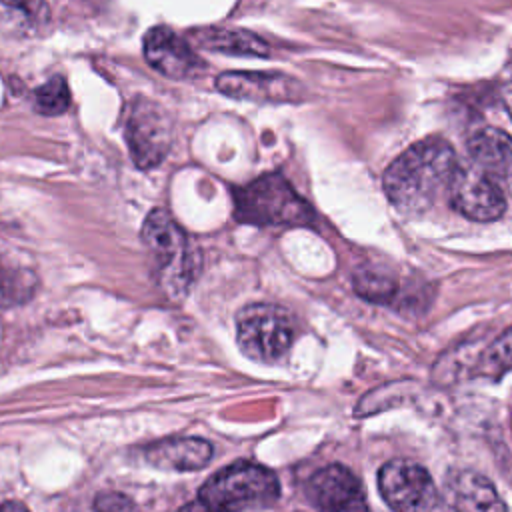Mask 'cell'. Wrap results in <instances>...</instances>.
Here are the masks:
<instances>
[{
	"label": "cell",
	"mask_w": 512,
	"mask_h": 512,
	"mask_svg": "<svg viewBox=\"0 0 512 512\" xmlns=\"http://www.w3.org/2000/svg\"><path fill=\"white\" fill-rule=\"evenodd\" d=\"M456 164V152L446 140L424 138L390 162L382 178L384 192L404 214L426 212L448 190Z\"/></svg>",
	"instance_id": "obj_1"
},
{
	"label": "cell",
	"mask_w": 512,
	"mask_h": 512,
	"mask_svg": "<svg viewBox=\"0 0 512 512\" xmlns=\"http://www.w3.org/2000/svg\"><path fill=\"white\" fill-rule=\"evenodd\" d=\"M280 496V484L268 468L238 460L210 476L194 502L180 512H242L268 508Z\"/></svg>",
	"instance_id": "obj_2"
},
{
	"label": "cell",
	"mask_w": 512,
	"mask_h": 512,
	"mask_svg": "<svg viewBox=\"0 0 512 512\" xmlns=\"http://www.w3.org/2000/svg\"><path fill=\"white\" fill-rule=\"evenodd\" d=\"M142 240L164 294L182 298L198 272V254L184 230L166 210L154 208L142 224Z\"/></svg>",
	"instance_id": "obj_3"
},
{
	"label": "cell",
	"mask_w": 512,
	"mask_h": 512,
	"mask_svg": "<svg viewBox=\"0 0 512 512\" xmlns=\"http://www.w3.org/2000/svg\"><path fill=\"white\" fill-rule=\"evenodd\" d=\"M234 218L254 226H310L312 206L282 174H262L232 190Z\"/></svg>",
	"instance_id": "obj_4"
},
{
	"label": "cell",
	"mask_w": 512,
	"mask_h": 512,
	"mask_svg": "<svg viewBox=\"0 0 512 512\" xmlns=\"http://www.w3.org/2000/svg\"><path fill=\"white\" fill-rule=\"evenodd\" d=\"M296 338L290 312L276 304H250L236 316V342L244 356L272 364L282 360Z\"/></svg>",
	"instance_id": "obj_5"
},
{
	"label": "cell",
	"mask_w": 512,
	"mask_h": 512,
	"mask_svg": "<svg viewBox=\"0 0 512 512\" xmlns=\"http://www.w3.org/2000/svg\"><path fill=\"white\" fill-rule=\"evenodd\" d=\"M126 142L138 168L160 164L172 144V120L168 112L148 98H136L126 118Z\"/></svg>",
	"instance_id": "obj_6"
},
{
	"label": "cell",
	"mask_w": 512,
	"mask_h": 512,
	"mask_svg": "<svg viewBox=\"0 0 512 512\" xmlns=\"http://www.w3.org/2000/svg\"><path fill=\"white\" fill-rule=\"evenodd\" d=\"M378 490L394 512H432L438 502L428 470L406 458L390 460L378 470Z\"/></svg>",
	"instance_id": "obj_7"
},
{
	"label": "cell",
	"mask_w": 512,
	"mask_h": 512,
	"mask_svg": "<svg viewBox=\"0 0 512 512\" xmlns=\"http://www.w3.org/2000/svg\"><path fill=\"white\" fill-rule=\"evenodd\" d=\"M448 194L452 206L462 216L476 222L498 220L506 210V198L496 178L472 162L456 164L448 184Z\"/></svg>",
	"instance_id": "obj_8"
},
{
	"label": "cell",
	"mask_w": 512,
	"mask_h": 512,
	"mask_svg": "<svg viewBox=\"0 0 512 512\" xmlns=\"http://www.w3.org/2000/svg\"><path fill=\"white\" fill-rule=\"evenodd\" d=\"M216 90L228 98L258 104H288L306 98V88L292 76L262 70H232L216 78Z\"/></svg>",
	"instance_id": "obj_9"
},
{
	"label": "cell",
	"mask_w": 512,
	"mask_h": 512,
	"mask_svg": "<svg viewBox=\"0 0 512 512\" xmlns=\"http://www.w3.org/2000/svg\"><path fill=\"white\" fill-rule=\"evenodd\" d=\"M306 492L318 512H368L362 482L342 464L320 468L308 480Z\"/></svg>",
	"instance_id": "obj_10"
},
{
	"label": "cell",
	"mask_w": 512,
	"mask_h": 512,
	"mask_svg": "<svg viewBox=\"0 0 512 512\" xmlns=\"http://www.w3.org/2000/svg\"><path fill=\"white\" fill-rule=\"evenodd\" d=\"M144 56L160 74L184 80L202 72L204 62L192 46L168 26H154L144 36Z\"/></svg>",
	"instance_id": "obj_11"
},
{
	"label": "cell",
	"mask_w": 512,
	"mask_h": 512,
	"mask_svg": "<svg viewBox=\"0 0 512 512\" xmlns=\"http://www.w3.org/2000/svg\"><path fill=\"white\" fill-rule=\"evenodd\" d=\"M444 506L448 512H506L492 482L472 470L452 472L446 478Z\"/></svg>",
	"instance_id": "obj_12"
},
{
	"label": "cell",
	"mask_w": 512,
	"mask_h": 512,
	"mask_svg": "<svg viewBox=\"0 0 512 512\" xmlns=\"http://www.w3.org/2000/svg\"><path fill=\"white\" fill-rule=\"evenodd\" d=\"M144 460L162 470H198L212 460V444L202 438H166L146 446Z\"/></svg>",
	"instance_id": "obj_13"
},
{
	"label": "cell",
	"mask_w": 512,
	"mask_h": 512,
	"mask_svg": "<svg viewBox=\"0 0 512 512\" xmlns=\"http://www.w3.org/2000/svg\"><path fill=\"white\" fill-rule=\"evenodd\" d=\"M466 150L480 170L492 178H506L512 172V138L492 126L474 130L466 140Z\"/></svg>",
	"instance_id": "obj_14"
},
{
	"label": "cell",
	"mask_w": 512,
	"mask_h": 512,
	"mask_svg": "<svg viewBox=\"0 0 512 512\" xmlns=\"http://www.w3.org/2000/svg\"><path fill=\"white\" fill-rule=\"evenodd\" d=\"M194 42L202 48L234 54V56H252V58H266L270 56V46L248 30L238 28H204L192 34Z\"/></svg>",
	"instance_id": "obj_15"
},
{
	"label": "cell",
	"mask_w": 512,
	"mask_h": 512,
	"mask_svg": "<svg viewBox=\"0 0 512 512\" xmlns=\"http://www.w3.org/2000/svg\"><path fill=\"white\" fill-rule=\"evenodd\" d=\"M36 276L0 256V304H16L34 292Z\"/></svg>",
	"instance_id": "obj_16"
},
{
	"label": "cell",
	"mask_w": 512,
	"mask_h": 512,
	"mask_svg": "<svg viewBox=\"0 0 512 512\" xmlns=\"http://www.w3.org/2000/svg\"><path fill=\"white\" fill-rule=\"evenodd\" d=\"M354 290L370 300V302H392L396 290H398V282L396 278L380 268H360L354 274Z\"/></svg>",
	"instance_id": "obj_17"
},
{
	"label": "cell",
	"mask_w": 512,
	"mask_h": 512,
	"mask_svg": "<svg viewBox=\"0 0 512 512\" xmlns=\"http://www.w3.org/2000/svg\"><path fill=\"white\" fill-rule=\"evenodd\" d=\"M34 106L40 114L56 116L70 106V90L62 76H52L40 88L34 90Z\"/></svg>",
	"instance_id": "obj_18"
},
{
	"label": "cell",
	"mask_w": 512,
	"mask_h": 512,
	"mask_svg": "<svg viewBox=\"0 0 512 512\" xmlns=\"http://www.w3.org/2000/svg\"><path fill=\"white\" fill-rule=\"evenodd\" d=\"M484 368L494 376L512 370V328H508L496 340H492L484 356Z\"/></svg>",
	"instance_id": "obj_19"
},
{
	"label": "cell",
	"mask_w": 512,
	"mask_h": 512,
	"mask_svg": "<svg viewBox=\"0 0 512 512\" xmlns=\"http://www.w3.org/2000/svg\"><path fill=\"white\" fill-rule=\"evenodd\" d=\"M4 6L14 8L34 24H46L50 20V8L44 0H0Z\"/></svg>",
	"instance_id": "obj_20"
},
{
	"label": "cell",
	"mask_w": 512,
	"mask_h": 512,
	"mask_svg": "<svg viewBox=\"0 0 512 512\" xmlns=\"http://www.w3.org/2000/svg\"><path fill=\"white\" fill-rule=\"evenodd\" d=\"M96 512H138L134 502L120 492H102L94 500Z\"/></svg>",
	"instance_id": "obj_21"
},
{
	"label": "cell",
	"mask_w": 512,
	"mask_h": 512,
	"mask_svg": "<svg viewBox=\"0 0 512 512\" xmlns=\"http://www.w3.org/2000/svg\"><path fill=\"white\" fill-rule=\"evenodd\" d=\"M504 106H506V110H508V116L512 118V80L504 86Z\"/></svg>",
	"instance_id": "obj_22"
},
{
	"label": "cell",
	"mask_w": 512,
	"mask_h": 512,
	"mask_svg": "<svg viewBox=\"0 0 512 512\" xmlns=\"http://www.w3.org/2000/svg\"><path fill=\"white\" fill-rule=\"evenodd\" d=\"M0 512H28V508L20 502H6L0 506Z\"/></svg>",
	"instance_id": "obj_23"
}]
</instances>
